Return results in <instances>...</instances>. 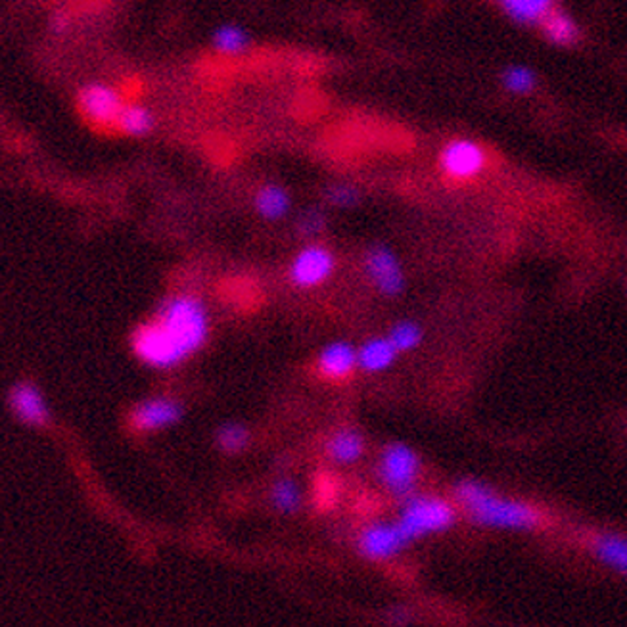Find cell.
<instances>
[{
    "mask_svg": "<svg viewBox=\"0 0 627 627\" xmlns=\"http://www.w3.org/2000/svg\"><path fill=\"white\" fill-rule=\"evenodd\" d=\"M208 338V311L196 297L179 296L163 303L159 315L133 336L138 359L156 368H171L192 355Z\"/></svg>",
    "mask_w": 627,
    "mask_h": 627,
    "instance_id": "1",
    "label": "cell"
},
{
    "mask_svg": "<svg viewBox=\"0 0 627 627\" xmlns=\"http://www.w3.org/2000/svg\"><path fill=\"white\" fill-rule=\"evenodd\" d=\"M457 495L462 505L468 508L472 518L485 526L530 530L537 524V514L530 506L497 497L482 483L462 482Z\"/></svg>",
    "mask_w": 627,
    "mask_h": 627,
    "instance_id": "2",
    "label": "cell"
},
{
    "mask_svg": "<svg viewBox=\"0 0 627 627\" xmlns=\"http://www.w3.org/2000/svg\"><path fill=\"white\" fill-rule=\"evenodd\" d=\"M453 520L454 514L447 503L440 499L418 497L407 503L397 526L403 532L405 539L411 541L420 535L443 532L453 524Z\"/></svg>",
    "mask_w": 627,
    "mask_h": 627,
    "instance_id": "3",
    "label": "cell"
},
{
    "mask_svg": "<svg viewBox=\"0 0 627 627\" xmlns=\"http://www.w3.org/2000/svg\"><path fill=\"white\" fill-rule=\"evenodd\" d=\"M79 108L88 121L104 127V125H117L121 109L125 108V102L116 88L102 83H93L81 88Z\"/></svg>",
    "mask_w": 627,
    "mask_h": 627,
    "instance_id": "4",
    "label": "cell"
},
{
    "mask_svg": "<svg viewBox=\"0 0 627 627\" xmlns=\"http://www.w3.org/2000/svg\"><path fill=\"white\" fill-rule=\"evenodd\" d=\"M417 454L412 453L407 445L396 443V445H389L384 451L380 474H382L384 483L388 485L389 490H393L396 493L411 491L414 478H417Z\"/></svg>",
    "mask_w": 627,
    "mask_h": 627,
    "instance_id": "5",
    "label": "cell"
},
{
    "mask_svg": "<svg viewBox=\"0 0 627 627\" xmlns=\"http://www.w3.org/2000/svg\"><path fill=\"white\" fill-rule=\"evenodd\" d=\"M334 269V257L332 253L321 245H309L303 252L297 253V257L292 263L290 274L292 281L302 288L317 286L330 276Z\"/></svg>",
    "mask_w": 627,
    "mask_h": 627,
    "instance_id": "6",
    "label": "cell"
},
{
    "mask_svg": "<svg viewBox=\"0 0 627 627\" xmlns=\"http://www.w3.org/2000/svg\"><path fill=\"white\" fill-rule=\"evenodd\" d=\"M182 417V407L173 399L158 397V399H148L140 403L130 412V426L140 432H151V430H161L167 426L179 422Z\"/></svg>",
    "mask_w": 627,
    "mask_h": 627,
    "instance_id": "7",
    "label": "cell"
},
{
    "mask_svg": "<svg viewBox=\"0 0 627 627\" xmlns=\"http://www.w3.org/2000/svg\"><path fill=\"white\" fill-rule=\"evenodd\" d=\"M485 158L480 146L468 140H454L443 150L441 166L453 179H468L482 171Z\"/></svg>",
    "mask_w": 627,
    "mask_h": 627,
    "instance_id": "8",
    "label": "cell"
},
{
    "mask_svg": "<svg viewBox=\"0 0 627 627\" xmlns=\"http://www.w3.org/2000/svg\"><path fill=\"white\" fill-rule=\"evenodd\" d=\"M367 271L378 288L388 296H396L403 288V273L396 255L388 248H375L367 257Z\"/></svg>",
    "mask_w": 627,
    "mask_h": 627,
    "instance_id": "9",
    "label": "cell"
},
{
    "mask_svg": "<svg viewBox=\"0 0 627 627\" xmlns=\"http://www.w3.org/2000/svg\"><path fill=\"white\" fill-rule=\"evenodd\" d=\"M405 543H409V541L405 539L403 532L399 530L397 524L370 526L360 535L359 541L363 555H367L368 558H389V556L396 555L397 551H401Z\"/></svg>",
    "mask_w": 627,
    "mask_h": 627,
    "instance_id": "10",
    "label": "cell"
},
{
    "mask_svg": "<svg viewBox=\"0 0 627 627\" xmlns=\"http://www.w3.org/2000/svg\"><path fill=\"white\" fill-rule=\"evenodd\" d=\"M10 405L18 418H22L27 424H44L48 418V409H46L41 391L29 382L15 384L10 391Z\"/></svg>",
    "mask_w": 627,
    "mask_h": 627,
    "instance_id": "11",
    "label": "cell"
},
{
    "mask_svg": "<svg viewBox=\"0 0 627 627\" xmlns=\"http://www.w3.org/2000/svg\"><path fill=\"white\" fill-rule=\"evenodd\" d=\"M359 363V353L346 342H336L325 347L318 357V368L326 378H346Z\"/></svg>",
    "mask_w": 627,
    "mask_h": 627,
    "instance_id": "12",
    "label": "cell"
},
{
    "mask_svg": "<svg viewBox=\"0 0 627 627\" xmlns=\"http://www.w3.org/2000/svg\"><path fill=\"white\" fill-rule=\"evenodd\" d=\"M397 347L391 344V339L376 338L367 342L359 351V365L368 372H378L388 368L396 359Z\"/></svg>",
    "mask_w": 627,
    "mask_h": 627,
    "instance_id": "13",
    "label": "cell"
},
{
    "mask_svg": "<svg viewBox=\"0 0 627 627\" xmlns=\"http://www.w3.org/2000/svg\"><path fill=\"white\" fill-rule=\"evenodd\" d=\"M116 127L125 135H129V137H144L154 127V116L146 106L125 104Z\"/></svg>",
    "mask_w": 627,
    "mask_h": 627,
    "instance_id": "14",
    "label": "cell"
},
{
    "mask_svg": "<svg viewBox=\"0 0 627 627\" xmlns=\"http://www.w3.org/2000/svg\"><path fill=\"white\" fill-rule=\"evenodd\" d=\"M255 208L265 219H281L288 213L290 196L281 187H263L255 196Z\"/></svg>",
    "mask_w": 627,
    "mask_h": 627,
    "instance_id": "15",
    "label": "cell"
},
{
    "mask_svg": "<svg viewBox=\"0 0 627 627\" xmlns=\"http://www.w3.org/2000/svg\"><path fill=\"white\" fill-rule=\"evenodd\" d=\"M543 27H545V33L553 43L562 44V46L574 44L577 41V36H579L576 23L572 22L564 12H558V10L547 12V15L543 18Z\"/></svg>",
    "mask_w": 627,
    "mask_h": 627,
    "instance_id": "16",
    "label": "cell"
},
{
    "mask_svg": "<svg viewBox=\"0 0 627 627\" xmlns=\"http://www.w3.org/2000/svg\"><path fill=\"white\" fill-rule=\"evenodd\" d=\"M363 453V438L353 430H344L332 438L328 454L336 462H353Z\"/></svg>",
    "mask_w": 627,
    "mask_h": 627,
    "instance_id": "17",
    "label": "cell"
},
{
    "mask_svg": "<svg viewBox=\"0 0 627 627\" xmlns=\"http://www.w3.org/2000/svg\"><path fill=\"white\" fill-rule=\"evenodd\" d=\"M506 14L522 23L543 20L551 8V0H501Z\"/></svg>",
    "mask_w": 627,
    "mask_h": 627,
    "instance_id": "18",
    "label": "cell"
},
{
    "mask_svg": "<svg viewBox=\"0 0 627 627\" xmlns=\"http://www.w3.org/2000/svg\"><path fill=\"white\" fill-rule=\"evenodd\" d=\"M597 553L598 556L610 564L612 568L620 569L627 574V541L621 537H614V535H606L597 541Z\"/></svg>",
    "mask_w": 627,
    "mask_h": 627,
    "instance_id": "19",
    "label": "cell"
},
{
    "mask_svg": "<svg viewBox=\"0 0 627 627\" xmlns=\"http://www.w3.org/2000/svg\"><path fill=\"white\" fill-rule=\"evenodd\" d=\"M213 46L221 54H240L248 46V35L238 25H223L213 35Z\"/></svg>",
    "mask_w": 627,
    "mask_h": 627,
    "instance_id": "20",
    "label": "cell"
},
{
    "mask_svg": "<svg viewBox=\"0 0 627 627\" xmlns=\"http://www.w3.org/2000/svg\"><path fill=\"white\" fill-rule=\"evenodd\" d=\"M273 505L281 512H294L302 505L299 487L292 480H278L273 487Z\"/></svg>",
    "mask_w": 627,
    "mask_h": 627,
    "instance_id": "21",
    "label": "cell"
},
{
    "mask_svg": "<svg viewBox=\"0 0 627 627\" xmlns=\"http://www.w3.org/2000/svg\"><path fill=\"white\" fill-rule=\"evenodd\" d=\"M248 440H250V433L240 424H224L217 432V443L227 453L242 451L248 445Z\"/></svg>",
    "mask_w": 627,
    "mask_h": 627,
    "instance_id": "22",
    "label": "cell"
},
{
    "mask_svg": "<svg viewBox=\"0 0 627 627\" xmlns=\"http://www.w3.org/2000/svg\"><path fill=\"white\" fill-rule=\"evenodd\" d=\"M420 336H422L420 328L414 323H399L393 326L389 339L397 347V351H405V349H412L414 346H418Z\"/></svg>",
    "mask_w": 627,
    "mask_h": 627,
    "instance_id": "23",
    "label": "cell"
},
{
    "mask_svg": "<svg viewBox=\"0 0 627 627\" xmlns=\"http://www.w3.org/2000/svg\"><path fill=\"white\" fill-rule=\"evenodd\" d=\"M535 77L534 73L526 67H511L505 73V85L514 93H527L534 88Z\"/></svg>",
    "mask_w": 627,
    "mask_h": 627,
    "instance_id": "24",
    "label": "cell"
},
{
    "mask_svg": "<svg viewBox=\"0 0 627 627\" xmlns=\"http://www.w3.org/2000/svg\"><path fill=\"white\" fill-rule=\"evenodd\" d=\"M328 200L338 208H351L359 202V192L351 184H336L328 190Z\"/></svg>",
    "mask_w": 627,
    "mask_h": 627,
    "instance_id": "25",
    "label": "cell"
},
{
    "mask_svg": "<svg viewBox=\"0 0 627 627\" xmlns=\"http://www.w3.org/2000/svg\"><path fill=\"white\" fill-rule=\"evenodd\" d=\"M299 229H302L303 234H317L325 229V215L317 211V209H311L307 213H303L302 219H299Z\"/></svg>",
    "mask_w": 627,
    "mask_h": 627,
    "instance_id": "26",
    "label": "cell"
},
{
    "mask_svg": "<svg viewBox=\"0 0 627 627\" xmlns=\"http://www.w3.org/2000/svg\"><path fill=\"white\" fill-rule=\"evenodd\" d=\"M52 29L56 33H64V31L69 29V15L64 14V12H58L52 18Z\"/></svg>",
    "mask_w": 627,
    "mask_h": 627,
    "instance_id": "27",
    "label": "cell"
}]
</instances>
